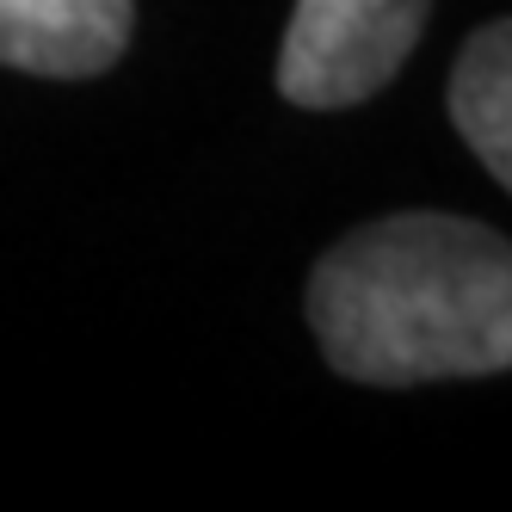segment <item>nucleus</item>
Wrapping results in <instances>:
<instances>
[{
  "label": "nucleus",
  "instance_id": "nucleus-1",
  "mask_svg": "<svg viewBox=\"0 0 512 512\" xmlns=\"http://www.w3.org/2000/svg\"><path fill=\"white\" fill-rule=\"evenodd\" d=\"M309 321L352 383L500 377L512 364V247L463 216H389L315 266Z\"/></svg>",
  "mask_w": 512,
  "mask_h": 512
},
{
  "label": "nucleus",
  "instance_id": "nucleus-2",
  "mask_svg": "<svg viewBox=\"0 0 512 512\" xmlns=\"http://www.w3.org/2000/svg\"><path fill=\"white\" fill-rule=\"evenodd\" d=\"M432 0H297L278 50V93L303 112L364 105L414 56Z\"/></svg>",
  "mask_w": 512,
  "mask_h": 512
},
{
  "label": "nucleus",
  "instance_id": "nucleus-4",
  "mask_svg": "<svg viewBox=\"0 0 512 512\" xmlns=\"http://www.w3.org/2000/svg\"><path fill=\"white\" fill-rule=\"evenodd\" d=\"M451 124L500 186H512V31L506 25H488L463 44L451 68Z\"/></svg>",
  "mask_w": 512,
  "mask_h": 512
},
{
  "label": "nucleus",
  "instance_id": "nucleus-3",
  "mask_svg": "<svg viewBox=\"0 0 512 512\" xmlns=\"http://www.w3.org/2000/svg\"><path fill=\"white\" fill-rule=\"evenodd\" d=\"M130 19V0H0V62L81 81L124 56Z\"/></svg>",
  "mask_w": 512,
  "mask_h": 512
}]
</instances>
